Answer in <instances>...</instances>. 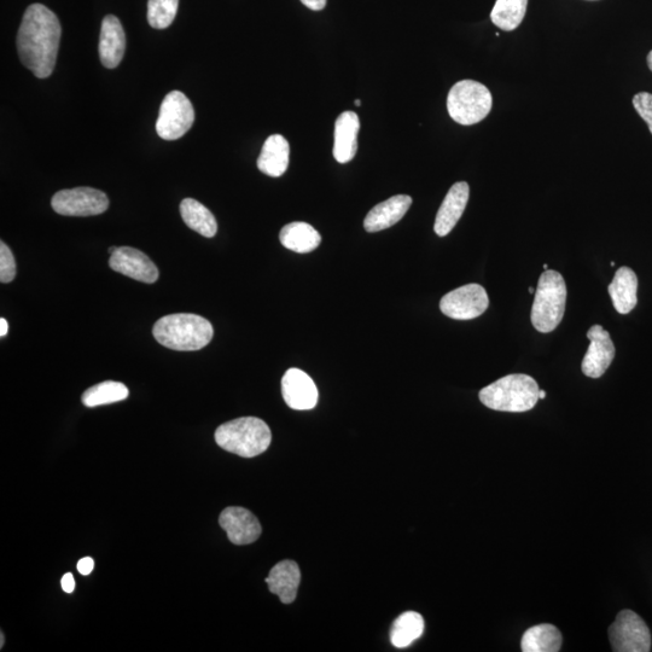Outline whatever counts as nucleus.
Masks as SVG:
<instances>
[{
    "label": "nucleus",
    "mask_w": 652,
    "mask_h": 652,
    "mask_svg": "<svg viewBox=\"0 0 652 652\" xmlns=\"http://www.w3.org/2000/svg\"><path fill=\"white\" fill-rule=\"evenodd\" d=\"M0 638H2V639H0V640H2V644H0V648H3V646H4V634L3 633H2V636H0Z\"/></svg>",
    "instance_id": "obj_37"
},
{
    "label": "nucleus",
    "mask_w": 652,
    "mask_h": 652,
    "mask_svg": "<svg viewBox=\"0 0 652 652\" xmlns=\"http://www.w3.org/2000/svg\"><path fill=\"white\" fill-rule=\"evenodd\" d=\"M470 188L468 183L459 182L447 192L444 202L436 215L434 230L436 235L445 237L454 229L467 208Z\"/></svg>",
    "instance_id": "obj_15"
},
{
    "label": "nucleus",
    "mask_w": 652,
    "mask_h": 652,
    "mask_svg": "<svg viewBox=\"0 0 652 652\" xmlns=\"http://www.w3.org/2000/svg\"><path fill=\"white\" fill-rule=\"evenodd\" d=\"M424 633V619L415 611H407L395 620L390 631V642L395 648L403 649L416 642Z\"/></svg>",
    "instance_id": "obj_25"
},
{
    "label": "nucleus",
    "mask_w": 652,
    "mask_h": 652,
    "mask_svg": "<svg viewBox=\"0 0 652 652\" xmlns=\"http://www.w3.org/2000/svg\"><path fill=\"white\" fill-rule=\"evenodd\" d=\"M179 0H149L148 22L156 29L170 27L176 19Z\"/></svg>",
    "instance_id": "obj_28"
},
{
    "label": "nucleus",
    "mask_w": 652,
    "mask_h": 652,
    "mask_svg": "<svg viewBox=\"0 0 652 652\" xmlns=\"http://www.w3.org/2000/svg\"><path fill=\"white\" fill-rule=\"evenodd\" d=\"M412 205V199L407 195L390 197L387 201L372 208L364 221L365 230L378 232L387 230L389 227L399 223L405 217Z\"/></svg>",
    "instance_id": "obj_17"
},
{
    "label": "nucleus",
    "mask_w": 652,
    "mask_h": 652,
    "mask_svg": "<svg viewBox=\"0 0 652 652\" xmlns=\"http://www.w3.org/2000/svg\"><path fill=\"white\" fill-rule=\"evenodd\" d=\"M184 223L200 235L212 238L217 234L218 223L211 211L194 199H185L180 205Z\"/></svg>",
    "instance_id": "obj_23"
},
{
    "label": "nucleus",
    "mask_w": 652,
    "mask_h": 652,
    "mask_svg": "<svg viewBox=\"0 0 652 652\" xmlns=\"http://www.w3.org/2000/svg\"><path fill=\"white\" fill-rule=\"evenodd\" d=\"M126 50V36L118 17H104L100 37V58L104 67L113 69L119 66Z\"/></svg>",
    "instance_id": "obj_16"
},
{
    "label": "nucleus",
    "mask_w": 652,
    "mask_h": 652,
    "mask_svg": "<svg viewBox=\"0 0 652 652\" xmlns=\"http://www.w3.org/2000/svg\"><path fill=\"white\" fill-rule=\"evenodd\" d=\"M219 523L231 543L235 545L253 544L263 532L258 518L249 510L237 506L221 512Z\"/></svg>",
    "instance_id": "obj_14"
},
{
    "label": "nucleus",
    "mask_w": 652,
    "mask_h": 652,
    "mask_svg": "<svg viewBox=\"0 0 652 652\" xmlns=\"http://www.w3.org/2000/svg\"><path fill=\"white\" fill-rule=\"evenodd\" d=\"M215 441L227 452L253 458L270 447L272 434L263 419L243 417L221 424L215 432Z\"/></svg>",
    "instance_id": "obj_4"
},
{
    "label": "nucleus",
    "mask_w": 652,
    "mask_h": 652,
    "mask_svg": "<svg viewBox=\"0 0 652 652\" xmlns=\"http://www.w3.org/2000/svg\"><path fill=\"white\" fill-rule=\"evenodd\" d=\"M359 116L354 112H343L335 124L334 157L339 163L354 159L358 150Z\"/></svg>",
    "instance_id": "obj_18"
},
{
    "label": "nucleus",
    "mask_w": 652,
    "mask_h": 652,
    "mask_svg": "<svg viewBox=\"0 0 652 652\" xmlns=\"http://www.w3.org/2000/svg\"><path fill=\"white\" fill-rule=\"evenodd\" d=\"M528 0H497L491 13V20L505 32L515 31L525 19Z\"/></svg>",
    "instance_id": "obj_26"
},
{
    "label": "nucleus",
    "mask_w": 652,
    "mask_h": 652,
    "mask_svg": "<svg viewBox=\"0 0 652 652\" xmlns=\"http://www.w3.org/2000/svg\"><path fill=\"white\" fill-rule=\"evenodd\" d=\"M546 398L545 390H540L539 399L544 400Z\"/></svg>",
    "instance_id": "obj_36"
},
{
    "label": "nucleus",
    "mask_w": 652,
    "mask_h": 652,
    "mask_svg": "<svg viewBox=\"0 0 652 652\" xmlns=\"http://www.w3.org/2000/svg\"><path fill=\"white\" fill-rule=\"evenodd\" d=\"M493 106L492 93L474 80L458 81L448 93L447 110L453 121L463 126L485 120Z\"/></svg>",
    "instance_id": "obj_6"
},
{
    "label": "nucleus",
    "mask_w": 652,
    "mask_h": 652,
    "mask_svg": "<svg viewBox=\"0 0 652 652\" xmlns=\"http://www.w3.org/2000/svg\"><path fill=\"white\" fill-rule=\"evenodd\" d=\"M528 291H529V293H531V294H535V290H534L533 288H529Z\"/></svg>",
    "instance_id": "obj_39"
},
{
    "label": "nucleus",
    "mask_w": 652,
    "mask_h": 652,
    "mask_svg": "<svg viewBox=\"0 0 652 652\" xmlns=\"http://www.w3.org/2000/svg\"><path fill=\"white\" fill-rule=\"evenodd\" d=\"M609 639L615 652H649L651 634L642 617L632 610H622L609 628Z\"/></svg>",
    "instance_id": "obj_8"
},
{
    "label": "nucleus",
    "mask_w": 652,
    "mask_h": 652,
    "mask_svg": "<svg viewBox=\"0 0 652 652\" xmlns=\"http://www.w3.org/2000/svg\"><path fill=\"white\" fill-rule=\"evenodd\" d=\"M61 585L64 592L73 593L75 589V580L73 574L67 573L64 575L61 581Z\"/></svg>",
    "instance_id": "obj_32"
},
{
    "label": "nucleus",
    "mask_w": 652,
    "mask_h": 652,
    "mask_svg": "<svg viewBox=\"0 0 652 652\" xmlns=\"http://www.w3.org/2000/svg\"><path fill=\"white\" fill-rule=\"evenodd\" d=\"M265 581L271 593L281 598L282 603H293L298 596L301 581L300 568L294 561L279 562L272 568Z\"/></svg>",
    "instance_id": "obj_19"
},
{
    "label": "nucleus",
    "mask_w": 652,
    "mask_h": 652,
    "mask_svg": "<svg viewBox=\"0 0 652 652\" xmlns=\"http://www.w3.org/2000/svg\"><path fill=\"white\" fill-rule=\"evenodd\" d=\"M195 121V110L180 91L168 93L160 108L156 132L165 141H176L188 133Z\"/></svg>",
    "instance_id": "obj_7"
},
{
    "label": "nucleus",
    "mask_w": 652,
    "mask_h": 652,
    "mask_svg": "<svg viewBox=\"0 0 652 652\" xmlns=\"http://www.w3.org/2000/svg\"><path fill=\"white\" fill-rule=\"evenodd\" d=\"M326 2L328 0H301L302 4L313 11L323 10L326 7Z\"/></svg>",
    "instance_id": "obj_33"
},
{
    "label": "nucleus",
    "mask_w": 652,
    "mask_h": 652,
    "mask_svg": "<svg viewBox=\"0 0 652 652\" xmlns=\"http://www.w3.org/2000/svg\"><path fill=\"white\" fill-rule=\"evenodd\" d=\"M16 276L14 254L4 242L0 243V282L10 283Z\"/></svg>",
    "instance_id": "obj_29"
},
{
    "label": "nucleus",
    "mask_w": 652,
    "mask_h": 652,
    "mask_svg": "<svg viewBox=\"0 0 652 652\" xmlns=\"http://www.w3.org/2000/svg\"><path fill=\"white\" fill-rule=\"evenodd\" d=\"M489 306L485 288L479 284H468L451 291L440 301V310L445 316L457 320H470L482 316Z\"/></svg>",
    "instance_id": "obj_10"
},
{
    "label": "nucleus",
    "mask_w": 652,
    "mask_h": 652,
    "mask_svg": "<svg viewBox=\"0 0 652 652\" xmlns=\"http://www.w3.org/2000/svg\"><path fill=\"white\" fill-rule=\"evenodd\" d=\"M634 109L637 110V113L640 115L646 124L649 126V130L652 135V95L649 92H640L638 95L633 98Z\"/></svg>",
    "instance_id": "obj_30"
},
{
    "label": "nucleus",
    "mask_w": 652,
    "mask_h": 652,
    "mask_svg": "<svg viewBox=\"0 0 652 652\" xmlns=\"http://www.w3.org/2000/svg\"><path fill=\"white\" fill-rule=\"evenodd\" d=\"M283 247L295 253H311L322 242L319 232L313 226L302 221L285 225L279 235Z\"/></svg>",
    "instance_id": "obj_22"
},
{
    "label": "nucleus",
    "mask_w": 652,
    "mask_h": 652,
    "mask_svg": "<svg viewBox=\"0 0 652 652\" xmlns=\"http://www.w3.org/2000/svg\"><path fill=\"white\" fill-rule=\"evenodd\" d=\"M615 310L620 314H628L638 304V278L630 267H621L615 273L613 282L608 287Z\"/></svg>",
    "instance_id": "obj_20"
},
{
    "label": "nucleus",
    "mask_w": 652,
    "mask_h": 652,
    "mask_svg": "<svg viewBox=\"0 0 652 652\" xmlns=\"http://www.w3.org/2000/svg\"><path fill=\"white\" fill-rule=\"evenodd\" d=\"M109 266L113 271L143 283H155L160 275L147 254L131 247L116 248L110 256Z\"/></svg>",
    "instance_id": "obj_12"
},
{
    "label": "nucleus",
    "mask_w": 652,
    "mask_h": 652,
    "mask_svg": "<svg viewBox=\"0 0 652 652\" xmlns=\"http://www.w3.org/2000/svg\"><path fill=\"white\" fill-rule=\"evenodd\" d=\"M282 394L285 404L296 411L312 410L318 403L316 383L300 369H290L285 372Z\"/></svg>",
    "instance_id": "obj_13"
},
{
    "label": "nucleus",
    "mask_w": 652,
    "mask_h": 652,
    "mask_svg": "<svg viewBox=\"0 0 652 652\" xmlns=\"http://www.w3.org/2000/svg\"><path fill=\"white\" fill-rule=\"evenodd\" d=\"M648 66L650 68V71L652 72V51H650L648 55Z\"/></svg>",
    "instance_id": "obj_35"
},
{
    "label": "nucleus",
    "mask_w": 652,
    "mask_h": 652,
    "mask_svg": "<svg viewBox=\"0 0 652 652\" xmlns=\"http://www.w3.org/2000/svg\"><path fill=\"white\" fill-rule=\"evenodd\" d=\"M51 206L56 213L64 217H91L106 212L109 199L100 190L75 188L58 191L52 197Z\"/></svg>",
    "instance_id": "obj_9"
},
{
    "label": "nucleus",
    "mask_w": 652,
    "mask_h": 652,
    "mask_svg": "<svg viewBox=\"0 0 652 652\" xmlns=\"http://www.w3.org/2000/svg\"><path fill=\"white\" fill-rule=\"evenodd\" d=\"M9 325L4 318L0 319V336L4 337L8 334Z\"/></svg>",
    "instance_id": "obj_34"
},
{
    "label": "nucleus",
    "mask_w": 652,
    "mask_h": 652,
    "mask_svg": "<svg viewBox=\"0 0 652 652\" xmlns=\"http://www.w3.org/2000/svg\"><path fill=\"white\" fill-rule=\"evenodd\" d=\"M567 304V285L561 273L546 270L540 276L532 308V323L547 334L561 324Z\"/></svg>",
    "instance_id": "obj_5"
},
{
    "label": "nucleus",
    "mask_w": 652,
    "mask_h": 652,
    "mask_svg": "<svg viewBox=\"0 0 652 652\" xmlns=\"http://www.w3.org/2000/svg\"><path fill=\"white\" fill-rule=\"evenodd\" d=\"M562 646V634L552 625H539L529 628L523 634V652H558Z\"/></svg>",
    "instance_id": "obj_24"
},
{
    "label": "nucleus",
    "mask_w": 652,
    "mask_h": 652,
    "mask_svg": "<svg viewBox=\"0 0 652 652\" xmlns=\"http://www.w3.org/2000/svg\"><path fill=\"white\" fill-rule=\"evenodd\" d=\"M290 147L287 139L273 135L266 139L258 159V168L266 176L282 177L288 170Z\"/></svg>",
    "instance_id": "obj_21"
},
{
    "label": "nucleus",
    "mask_w": 652,
    "mask_h": 652,
    "mask_svg": "<svg viewBox=\"0 0 652 652\" xmlns=\"http://www.w3.org/2000/svg\"><path fill=\"white\" fill-rule=\"evenodd\" d=\"M587 339L590 340V346L582 360V372L587 377H602L615 358L614 342L611 341L608 331L601 325H593L587 331Z\"/></svg>",
    "instance_id": "obj_11"
},
{
    "label": "nucleus",
    "mask_w": 652,
    "mask_h": 652,
    "mask_svg": "<svg viewBox=\"0 0 652 652\" xmlns=\"http://www.w3.org/2000/svg\"><path fill=\"white\" fill-rule=\"evenodd\" d=\"M540 389L533 377L508 375L489 384L480 392L481 403L488 409L502 412H526L539 400Z\"/></svg>",
    "instance_id": "obj_3"
},
{
    "label": "nucleus",
    "mask_w": 652,
    "mask_h": 652,
    "mask_svg": "<svg viewBox=\"0 0 652 652\" xmlns=\"http://www.w3.org/2000/svg\"><path fill=\"white\" fill-rule=\"evenodd\" d=\"M128 394L130 392L124 383L106 381L87 389L81 400L86 407H97L124 401Z\"/></svg>",
    "instance_id": "obj_27"
},
{
    "label": "nucleus",
    "mask_w": 652,
    "mask_h": 652,
    "mask_svg": "<svg viewBox=\"0 0 652 652\" xmlns=\"http://www.w3.org/2000/svg\"><path fill=\"white\" fill-rule=\"evenodd\" d=\"M153 335L163 347L191 352L208 346L214 330L207 319L197 314L178 313L157 320Z\"/></svg>",
    "instance_id": "obj_2"
},
{
    "label": "nucleus",
    "mask_w": 652,
    "mask_h": 652,
    "mask_svg": "<svg viewBox=\"0 0 652 652\" xmlns=\"http://www.w3.org/2000/svg\"><path fill=\"white\" fill-rule=\"evenodd\" d=\"M355 106L360 107L362 106V103H360V100H357L354 102Z\"/></svg>",
    "instance_id": "obj_38"
},
{
    "label": "nucleus",
    "mask_w": 652,
    "mask_h": 652,
    "mask_svg": "<svg viewBox=\"0 0 652 652\" xmlns=\"http://www.w3.org/2000/svg\"><path fill=\"white\" fill-rule=\"evenodd\" d=\"M544 269H545V270H549V266H547V264H545V265H544Z\"/></svg>",
    "instance_id": "obj_40"
},
{
    "label": "nucleus",
    "mask_w": 652,
    "mask_h": 652,
    "mask_svg": "<svg viewBox=\"0 0 652 652\" xmlns=\"http://www.w3.org/2000/svg\"><path fill=\"white\" fill-rule=\"evenodd\" d=\"M62 28L58 17L43 4L28 7L17 34V50L23 66L37 78L45 79L54 72Z\"/></svg>",
    "instance_id": "obj_1"
},
{
    "label": "nucleus",
    "mask_w": 652,
    "mask_h": 652,
    "mask_svg": "<svg viewBox=\"0 0 652 652\" xmlns=\"http://www.w3.org/2000/svg\"><path fill=\"white\" fill-rule=\"evenodd\" d=\"M93 568H95V562L90 557H85L78 562V570L81 575H90Z\"/></svg>",
    "instance_id": "obj_31"
}]
</instances>
